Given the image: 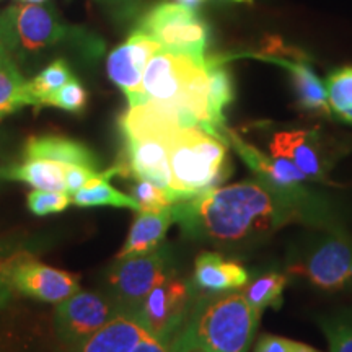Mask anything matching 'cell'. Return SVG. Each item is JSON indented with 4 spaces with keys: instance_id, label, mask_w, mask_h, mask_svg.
<instances>
[{
    "instance_id": "obj_4",
    "label": "cell",
    "mask_w": 352,
    "mask_h": 352,
    "mask_svg": "<svg viewBox=\"0 0 352 352\" xmlns=\"http://www.w3.org/2000/svg\"><path fill=\"white\" fill-rule=\"evenodd\" d=\"M140 32L155 39L164 51L188 56L206 65L208 28L192 8L182 3L158 6L142 20Z\"/></svg>"
},
{
    "instance_id": "obj_30",
    "label": "cell",
    "mask_w": 352,
    "mask_h": 352,
    "mask_svg": "<svg viewBox=\"0 0 352 352\" xmlns=\"http://www.w3.org/2000/svg\"><path fill=\"white\" fill-rule=\"evenodd\" d=\"M324 334L328 336L331 352H352V324L341 321L323 323Z\"/></svg>"
},
{
    "instance_id": "obj_13",
    "label": "cell",
    "mask_w": 352,
    "mask_h": 352,
    "mask_svg": "<svg viewBox=\"0 0 352 352\" xmlns=\"http://www.w3.org/2000/svg\"><path fill=\"white\" fill-rule=\"evenodd\" d=\"M228 138H230L233 147L239 152V155L243 158L246 165L252 168L254 173L261 176L264 183H267L270 186L279 191L290 192L294 189H300V184L305 182L307 176L303 171L296 166V164L289 160L285 157H267L261 153L253 145L246 144L245 140H241L235 132L227 131Z\"/></svg>"
},
{
    "instance_id": "obj_12",
    "label": "cell",
    "mask_w": 352,
    "mask_h": 352,
    "mask_svg": "<svg viewBox=\"0 0 352 352\" xmlns=\"http://www.w3.org/2000/svg\"><path fill=\"white\" fill-rule=\"evenodd\" d=\"M13 43L19 41L26 51H36L64 38L65 28L51 8L39 3H25L7 13Z\"/></svg>"
},
{
    "instance_id": "obj_22",
    "label": "cell",
    "mask_w": 352,
    "mask_h": 352,
    "mask_svg": "<svg viewBox=\"0 0 352 352\" xmlns=\"http://www.w3.org/2000/svg\"><path fill=\"white\" fill-rule=\"evenodd\" d=\"M23 107H33V100L28 82L21 77L10 57L0 65V120Z\"/></svg>"
},
{
    "instance_id": "obj_42",
    "label": "cell",
    "mask_w": 352,
    "mask_h": 352,
    "mask_svg": "<svg viewBox=\"0 0 352 352\" xmlns=\"http://www.w3.org/2000/svg\"><path fill=\"white\" fill-rule=\"evenodd\" d=\"M0 253H2V252H0Z\"/></svg>"
},
{
    "instance_id": "obj_27",
    "label": "cell",
    "mask_w": 352,
    "mask_h": 352,
    "mask_svg": "<svg viewBox=\"0 0 352 352\" xmlns=\"http://www.w3.org/2000/svg\"><path fill=\"white\" fill-rule=\"evenodd\" d=\"M328 103L336 116L352 111V67L334 70L327 80Z\"/></svg>"
},
{
    "instance_id": "obj_31",
    "label": "cell",
    "mask_w": 352,
    "mask_h": 352,
    "mask_svg": "<svg viewBox=\"0 0 352 352\" xmlns=\"http://www.w3.org/2000/svg\"><path fill=\"white\" fill-rule=\"evenodd\" d=\"M101 173L98 168H91L85 165H65V186L70 196L90 183L91 179L96 178Z\"/></svg>"
},
{
    "instance_id": "obj_37",
    "label": "cell",
    "mask_w": 352,
    "mask_h": 352,
    "mask_svg": "<svg viewBox=\"0 0 352 352\" xmlns=\"http://www.w3.org/2000/svg\"><path fill=\"white\" fill-rule=\"evenodd\" d=\"M178 2L182 3V6L188 7V8H192V10H195V8L199 6V3H202V0H178Z\"/></svg>"
},
{
    "instance_id": "obj_19",
    "label": "cell",
    "mask_w": 352,
    "mask_h": 352,
    "mask_svg": "<svg viewBox=\"0 0 352 352\" xmlns=\"http://www.w3.org/2000/svg\"><path fill=\"white\" fill-rule=\"evenodd\" d=\"M43 158V160L59 162L63 165H85L98 168V158L90 148L72 139L44 135L32 138L25 145V160Z\"/></svg>"
},
{
    "instance_id": "obj_7",
    "label": "cell",
    "mask_w": 352,
    "mask_h": 352,
    "mask_svg": "<svg viewBox=\"0 0 352 352\" xmlns=\"http://www.w3.org/2000/svg\"><path fill=\"white\" fill-rule=\"evenodd\" d=\"M191 287L168 276L148 294L135 316L157 340L170 344L189 316Z\"/></svg>"
},
{
    "instance_id": "obj_28",
    "label": "cell",
    "mask_w": 352,
    "mask_h": 352,
    "mask_svg": "<svg viewBox=\"0 0 352 352\" xmlns=\"http://www.w3.org/2000/svg\"><path fill=\"white\" fill-rule=\"evenodd\" d=\"M26 204H28V209L32 210V214L38 215V217H44V215L64 212L72 204V196L60 191L34 189V191L28 195Z\"/></svg>"
},
{
    "instance_id": "obj_10",
    "label": "cell",
    "mask_w": 352,
    "mask_h": 352,
    "mask_svg": "<svg viewBox=\"0 0 352 352\" xmlns=\"http://www.w3.org/2000/svg\"><path fill=\"white\" fill-rule=\"evenodd\" d=\"M162 50L152 36L135 32L108 57V76L124 91L129 107L142 103V78L148 60Z\"/></svg>"
},
{
    "instance_id": "obj_23",
    "label": "cell",
    "mask_w": 352,
    "mask_h": 352,
    "mask_svg": "<svg viewBox=\"0 0 352 352\" xmlns=\"http://www.w3.org/2000/svg\"><path fill=\"white\" fill-rule=\"evenodd\" d=\"M206 72H208L210 116L214 126L220 132L223 129V109L233 100L232 78L219 60L206 59Z\"/></svg>"
},
{
    "instance_id": "obj_33",
    "label": "cell",
    "mask_w": 352,
    "mask_h": 352,
    "mask_svg": "<svg viewBox=\"0 0 352 352\" xmlns=\"http://www.w3.org/2000/svg\"><path fill=\"white\" fill-rule=\"evenodd\" d=\"M13 38H12V32L10 26H8V20L7 15L0 19V65L6 63L7 59H10V47L13 46Z\"/></svg>"
},
{
    "instance_id": "obj_3",
    "label": "cell",
    "mask_w": 352,
    "mask_h": 352,
    "mask_svg": "<svg viewBox=\"0 0 352 352\" xmlns=\"http://www.w3.org/2000/svg\"><path fill=\"white\" fill-rule=\"evenodd\" d=\"M171 191L184 201L206 189L215 188L230 175L223 139L208 134L201 127H184L171 140Z\"/></svg>"
},
{
    "instance_id": "obj_26",
    "label": "cell",
    "mask_w": 352,
    "mask_h": 352,
    "mask_svg": "<svg viewBox=\"0 0 352 352\" xmlns=\"http://www.w3.org/2000/svg\"><path fill=\"white\" fill-rule=\"evenodd\" d=\"M131 197L139 204V210H160L184 201L178 192L158 188L157 184L144 179H135V184L131 189Z\"/></svg>"
},
{
    "instance_id": "obj_18",
    "label": "cell",
    "mask_w": 352,
    "mask_h": 352,
    "mask_svg": "<svg viewBox=\"0 0 352 352\" xmlns=\"http://www.w3.org/2000/svg\"><path fill=\"white\" fill-rule=\"evenodd\" d=\"M195 283L208 292L239 289L248 283V272L235 261H227L217 253H202L196 259Z\"/></svg>"
},
{
    "instance_id": "obj_15",
    "label": "cell",
    "mask_w": 352,
    "mask_h": 352,
    "mask_svg": "<svg viewBox=\"0 0 352 352\" xmlns=\"http://www.w3.org/2000/svg\"><path fill=\"white\" fill-rule=\"evenodd\" d=\"M151 333L135 315L118 311L104 327L78 346L77 352H132Z\"/></svg>"
},
{
    "instance_id": "obj_8",
    "label": "cell",
    "mask_w": 352,
    "mask_h": 352,
    "mask_svg": "<svg viewBox=\"0 0 352 352\" xmlns=\"http://www.w3.org/2000/svg\"><path fill=\"white\" fill-rule=\"evenodd\" d=\"M121 311L114 302L96 292H78L57 303L56 329L60 341L70 346H80L91 334L98 331L114 315Z\"/></svg>"
},
{
    "instance_id": "obj_14",
    "label": "cell",
    "mask_w": 352,
    "mask_h": 352,
    "mask_svg": "<svg viewBox=\"0 0 352 352\" xmlns=\"http://www.w3.org/2000/svg\"><path fill=\"white\" fill-rule=\"evenodd\" d=\"M271 155L285 157L296 164L307 178L327 179V158L321 152L318 138L311 131L277 132L271 142Z\"/></svg>"
},
{
    "instance_id": "obj_41",
    "label": "cell",
    "mask_w": 352,
    "mask_h": 352,
    "mask_svg": "<svg viewBox=\"0 0 352 352\" xmlns=\"http://www.w3.org/2000/svg\"><path fill=\"white\" fill-rule=\"evenodd\" d=\"M0 178H2V171H0Z\"/></svg>"
},
{
    "instance_id": "obj_21",
    "label": "cell",
    "mask_w": 352,
    "mask_h": 352,
    "mask_svg": "<svg viewBox=\"0 0 352 352\" xmlns=\"http://www.w3.org/2000/svg\"><path fill=\"white\" fill-rule=\"evenodd\" d=\"M2 178L23 182L34 189H43V191L67 192V186H65V165L59 164V162L30 158V160H25L23 164L3 170Z\"/></svg>"
},
{
    "instance_id": "obj_17",
    "label": "cell",
    "mask_w": 352,
    "mask_h": 352,
    "mask_svg": "<svg viewBox=\"0 0 352 352\" xmlns=\"http://www.w3.org/2000/svg\"><path fill=\"white\" fill-rule=\"evenodd\" d=\"M258 57L283 65L284 69L289 70L290 76H292L294 90H296L298 103L302 104V108L310 109V111L315 113H329L327 85L320 80L310 65L303 63L300 56H297L296 59H292V57H279L276 54H263Z\"/></svg>"
},
{
    "instance_id": "obj_29",
    "label": "cell",
    "mask_w": 352,
    "mask_h": 352,
    "mask_svg": "<svg viewBox=\"0 0 352 352\" xmlns=\"http://www.w3.org/2000/svg\"><path fill=\"white\" fill-rule=\"evenodd\" d=\"M87 91L77 78H70L57 94L52 96L47 107H56L69 113H80L87 107Z\"/></svg>"
},
{
    "instance_id": "obj_39",
    "label": "cell",
    "mask_w": 352,
    "mask_h": 352,
    "mask_svg": "<svg viewBox=\"0 0 352 352\" xmlns=\"http://www.w3.org/2000/svg\"><path fill=\"white\" fill-rule=\"evenodd\" d=\"M21 2H25V3H43L44 0H21Z\"/></svg>"
},
{
    "instance_id": "obj_5",
    "label": "cell",
    "mask_w": 352,
    "mask_h": 352,
    "mask_svg": "<svg viewBox=\"0 0 352 352\" xmlns=\"http://www.w3.org/2000/svg\"><path fill=\"white\" fill-rule=\"evenodd\" d=\"M170 276L166 250L118 259L108 274V283L118 308L135 315L145 298Z\"/></svg>"
},
{
    "instance_id": "obj_20",
    "label": "cell",
    "mask_w": 352,
    "mask_h": 352,
    "mask_svg": "<svg viewBox=\"0 0 352 352\" xmlns=\"http://www.w3.org/2000/svg\"><path fill=\"white\" fill-rule=\"evenodd\" d=\"M121 175L120 165H114L113 168L101 171L96 178L87 183L82 189H78L72 195V204L78 208H100V206H111V208H124L139 212V204L132 199L131 195L118 191L111 186L109 179L113 176Z\"/></svg>"
},
{
    "instance_id": "obj_36",
    "label": "cell",
    "mask_w": 352,
    "mask_h": 352,
    "mask_svg": "<svg viewBox=\"0 0 352 352\" xmlns=\"http://www.w3.org/2000/svg\"><path fill=\"white\" fill-rule=\"evenodd\" d=\"M290 352H320L314 349V347L307 346V344H302V342H294L292 341V349H290Z\"/></svg>"
},
{
    "instance_id": "obj_6",
    "label": "cell",
    "mask_w": 352,
    "mask_h": 352,
    "mask_svg": "<svg viewBox=\"0 0 352 352\" xmlns=\"http://www.w3.org/2000/svg\"><path fill=\"white\" fill-rule=\"evenodd\" d=\"M0 272L6 274L12 289L46 303H60L78 292L77 276L47 266L25 253L0 261Z\"/></svg>"
},
{
    "instance_id": "obj_9",
    "label": "cell",
    "mask_w": 352,
    "mask_h": 352,
    "mask_svg": "<svg viewBox=\"0 0 352 352\" xmlns=\"http://www.w3.org/2000/svg\"><path fill=\"white\" fill-rule=\"evenodd\" d=\"M321 290H342L352 285V243L344 239H328L311 253L289 267Z\"/></svg>"
},
{
    "instance_id": "obj_1",
    "label": "cell",
    "mask_w": 352,
    "mask_h": 352,
    "mask_svg": "<svg viewBox=\"0 0 352 352\" xmlns=\"http://www.w3.org/2000/svg\"><path fill=\"white\" fill-rule=\"evenodd\" d=\"M287 192L264 182L210 188L173 204L175 222L189 235L232 245L266 235L296 217Z\"/></svg>"
},
{
    "instance_id": "obj_38",
    "label": "cell",
    "mask_w": 352,
    "mask_h": 352,
    "mask_svg": "<svg viewBox=\"0 0 352 352\" xmlns=\"http://www.w3.org/2000/svg\"><path fill=\"white\" fill-rule=\"evenodd\" d=\"M340 118L341 121H344V122H349V124H352V111H347V113H342V114H340Z\"/></svg>"
},
{
    "instance_id": "obj_35",
    "label": "cell",
    "mask_w": 352,
    "mask_h": 352,
    "mask_svg": "<svg viewBox=\"0 0 352 352\" xmlns=\"http://www.w3.org/2000/svg\"><path fill=\"white\" fill-rule=\"evenodd\" d=\"M12 285L8 283V279L6 277V274L0 272V308H2L6 303L10 300L12 297Z\"/></svg>"
},
{
    "instance_id": "obj_24",
    "label": "cell",
    "mask_w": 352,
    "mask_h": 352,
    "mask_svg": "<svg viewBox=\"0 0 352 352\" xmlns=\"http://www.w3.org/2000/svg\"><path fill=\"white\" fill-rule=\"evenodd\" d=\"M72 78L69 65L65 60H54L41 74L28 82V90L32 95L33 107H47L50 100Z\"/></svg>"
},
{
    "instance_id": "obj_2",
    "label": "cell",
    "mask_w": 352,
    "mask_h": 352,
    "mask_svg": "<svg viewBox=\"0 0 352 352\" xmlns=\"http://www.w3.org/2000/svg\"><path fill=\"white\" fill-rule=\"evenodd\" d=\"M259 316L240 292L206 298L192 308L168 344L170 351L248 352Z\"/></svg>"
},
{
    "instance_id": "obj_40",
    "label": "cell",
    "mask_w": 352,
    "mask_h": 352,
    "mask_svg": "<svg viewBox=\"0 0 352 352\" xmlns=\"http://www.w3.org/2000/svg\"><path fill=\"white\" fill-rule=\"evenodd\" d=\"M235 2H250V0H235Z\"/></svg>"
},
{
    "instance_id": "obj_32",
    "label": "cell",
    "mask_w": 352,
    "mask_h": 352,
    "mask_svg": "<svg viewBox=\"0 0 352 352\" xmlns=\"http://www.w3.org/2000/svg\"><path fill=\"white\" fill-rule=\"evenodd\" d=\"M290 349H292V341L280 336L264 334L258 341L254 352H290Z\"/></svg>"
},
{
    "instance_id": "obj_25",
    "label": "cell",
    "mask_w": 352,
    "mask_h": 352,
    "mask_svg": "<svg viewBox=\"0 0 352 352\" xmlns=\"http://www.w3.org/2000/svg\"><path fill=\"white\" fill-rule=\"evenodd\" d=\"M285 284H287V276L270 272V274H263L252 280L245 287V292L241 294L254 310L263 314L264 308L267 307H280Z\"/></svg>"
},
{
    "instance_id": "obj_16",
    "label": "cell",
    "mask_w": 352,
    "mask_h": 352,
    "mask_svg": "<svg viewBox=\"0 0 352 352\" xmlns=\"http://www.w3.org/2000/svg\"><path fill=\"white\" fill-rule=\"evenodd\" d=\"M173 222V206L160 210H139L116 259L138 256L157 250Z\"/></svg>"
},
{
    "instance_id": "obj_34",
    "label": "cell",
    "mask_w": 352,
    "mask_h": 352,
    "mask_svg": "<svg viewBox=\"0 0 352 352\" xmlns=\"http://www.w3.org/2000/svg\"><path fill=\"white\" fill-rule=\"evenodd\" d=\"M132 352H171V351L166 342L157 340V338H153L151 334V336L145 338V340L140 342V344Z\"/></svg>"
},
{
    "instance_id": "obj_11",
    "label": "cell",
    "mask_w": 352,
    "mask_h": 352,
    "mask_svg": "<svg viewBox=\"0 0 352 352\" xmlns=\"http://www.w3.org/2000/svg\"><path fill=\"white\" fill-rule=\"evenodd\" d=\"M175 135L126 139V162L120 164L121 175L171 189L170 147Z\"/></svg>"
}]
</instances>
